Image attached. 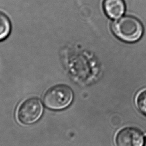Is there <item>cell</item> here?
Masks as SVG:
<instances>
[{
    "label": "cell",
    "mask_w": 146,
    "mask_h": 146,
    "mask_svg": "<svg viewBox=\"0 0 146 146\" xmlns=\"http://www.w3.org/2000/svg\"><path fill=\"white\" fill-rule=\"evenodd\" d=\"M112 29L118 38L128 43L139 41L144 32L142 23L136 17L131 16L122 17L114 21Z\"/></svg>",
    "instance_id": "cell-1"
},
{
    "label": "cell",
    "mask_w": 146,
    "mask_h": 146,
    "mask_svg": "<svg viewBox=\"0 0 146 146\" xmlns=\"http://www.w3.org/2000/svg\"><path fill=\"white\" fill-rule=\"evenodd\" d=\"M74 99V93L69 86L57 85L49 88L43 96L45 106L53 111H61L70 106Z\"/></svg>",
    "instance_id": "cell-2"
},
{
    "label": "cell",
    "mask_w": 146,
    "mask_h": 146,
    "mask_svg": "<svg viewBox=\"0 0 146 146\" xmlns=\"http://www.w3.org/2000/svg\"><path fill=\"white\" fill-rule=\"evenodd\" d=\"M44 107L41 100L36 97L25 100L17 110V119L21 124L30 125L38 122L43 115Z\"/></svg>",
    "instance_id": "cell-3"
},
{
    "label": "cell",
    "mask_w": 146,
    "mask_h": 146,
    "mask_svg": "<svg viewBox=\"0 0 146 146\" xmlns=\"http://www.w3.org/2000/svg\"><path fill=\"white\" fill-rule=\"evenodd\" d=\"M144 141L142 132L133 127H127L120 130L115 138L116 146H143Z\"/></svg>",
    "instance_id": "cell-4"
},
{
    "label": "cell",
    "mask_w": 146,
    "mask_h": 146,
    "mask_svg": "<svg viewBox=\"0 0 146 146\" xmlns=\"http://www.w3.org/2000/svg\"><path fill=\"white\" fill-rule=\"evenodd\" d=\"M104 10L107 16L111 19H118L124 14L126 10L124 0H104Z\"/></svg>",
    "instance_id": "cell-5"
},
{
    "label": "cell",
    "mask_w": 146,
    "mask_h": 146,
    "mask_svg": "<svg viewBox=\"0 0 146 146\" xmlns=\"http://www.w3.org/2000/svg\"><path fill=\"white\" fill-rule=\"evenodd\" d=\"M11 23L8 17L3 13L0 12V41L4 40L11 31Z\"/></svg>",
    "instance_id": "cell-6"
},
{
    "label": "cell",
    "mask_w": 146,
    "mask_h": 146,
    "mask_svg": "<svg viewBox=\"0 0 146 146\" xmlns=\"http://www.w3.org/2000/svg\"><path fill=\"white\" fill-rule=\"evenodd\" d=\"M136 104L138 109L146 116V90L141 92L136 99Z\"/></svg>",
    "instance_id": "cell-7"
},
{
    "label": "cell",
    "mask_w": 146,
    "mask_h": 146,
    "mask_svg": "<svg viewBox=\"0 0 146 146\" xmlns=\"http://www.w3.org/2000/svg\"><path fill=\"white\" fill-rule=\"evenodd\" d=\"M144 146H146V137L145 139V141H144Z\"/></svg>",
    "instance_id": "cell-8"
}]
</instances>
